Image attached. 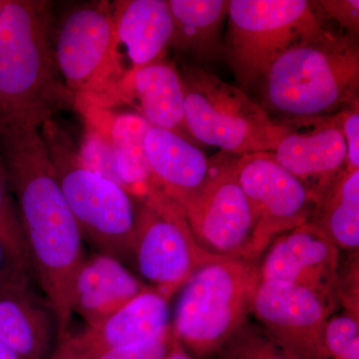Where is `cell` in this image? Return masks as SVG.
Listing matches in <instances>:
<instances>
[{"label":"cell","mask_w":359,"mask_h":359,"mask_svg":"<svg viewBox=\"0 0 359 359\" xmlns=\"http://www.w3.org/2000/svg\"><path fill=\"white\" fill-rule=\"evenodd\" d=\"M0 151L20 215L28 268L46 297L62 339L73 314L75 280L84 262L82 236L39 128H0Z\"/></svg>","instance_id":"cell-1"},{"label":"cell","mask_w":359,"mask_h":359,"mask_svg":"<svg viewBox=\"0 0 359 359\" xmlns=\"http://www.w3.org/2000/svg\"><path fill=\"white\" fill-rule=\"evenodd\" d=\"M52 2L4 0L0 9V128H40L74 104L52 51Z\"/></svg>","instance_id":"cell-2"},{"label":"cell","mask_w":359,"mask_h":359,"mask_svg":"<svg viewBox=\"0 0 359 359\" xmlns=\"http://www.w3.org/2000/svg\"><path fill=\"white\" fill-rule=\"evenodd\" d=\"M261 80L264 102L285 119L334 114L358 97V39L325 28L285 51Z\"/></svg>","instance_id":"cell-3"},{"label":"cell","mask_w":359,"mask_h":359,"mask_svg":"<svg viewBox=\"0 0 359 359\" xmlns=\"http://www.w3.org/2000/svg\"><path fill=\"white\" fill-rule=\"evenodd\" d=\"M40 134L68 207L81 233L100 254L123 262L134 259L135 205L114 182L84 166L65 130L47 120Z\"/></svg>","instance_id":"cell-4"},{"label":"cell","mask_w":359,"mask_h":359,"mask_svg":"<svg viewBox=\"0 0 359 359\" xmlns=\"http://www.w3.org/2000/svg\"><path fill=\"white\" fill-rule=\"evenodd\" d=\"M51 42L56 68L74 104L108 108L122 102L124 73L112 4L90 1L68 7L57 20L53 18Z\"/></svg>","instance_id":"cell-5"},{"label":"cell","mask_w":359,"mask_h":359,"mask_svg":"<svg viewBox=\"0 0 359 359\" xmlns=\"http://www.w3.org/2000/svg\"><path fill=\"white\" fill-rule=\"evenodd\" d=\"M257 266L224 259L198 269L182 289L172 330L196 359L217 354L250 316Z\"/></svg>","instance_id":"cell-6"},{"label":"cell","mask_w":359,"mask_h":359,"mask_svg":"<svg viewBox=\"0 0 359 359\" xmlns=\"http://www.w3.org/2000/svg\"><path fill=\"white\" fill-rule=\"evenodd\" d=\"M185 93V123L193 140L243 156L273 153L285 132L283 122L241 89L204 68L180 71Z\"/></svg>","instance_id":"cell-7"},{"label":"cell","mask_w":359,"mask_h":359,"mask_svg":"<svg viewBox=\"0 0 359 359\" xmlns=\"http://www.w3.org/2000/svg\"><path fill=\"white\" fill-rule=\"evenodd\" d=\"M325 28L313 1L230 0L223 56L245 92L285 51Z\"/></svg>","instance_id":"cell-8"},{"label":"cell","mask_w":359,"mask_h":359,"mask_svg":"<svg viewBox=\"0 0 359 359\" xmlns=\"http://www.w3.org/2000/svg\"><path fill=\"white\" fill-rule=\"evenodd\" d=\"M236 156L217 158L211 178L181 205L196 242L226 259L250 262L266 252L256 217L238 183Z\"/></svg>","instance_id":"cell-9"},{"label":"cell","mask_w":359,"mask_h":359,"mask_svg":"<svg viewBox=\"0 0 359 359\" xmlns=\"http://www.w3.org/2000/svg\"><path fill=\"white\" fill-rule=\"evenodd\" d=\"M221 259L196 242L183 209L135 205V262L142 276L167 299L198 269Z\"/></svg>","instance_id":"cell-10"},{"label":"cell","mask_w":359,"mask_h":359,"mask_svg":"<svg viewBox=\"0 0 359 359\" xmlns=\"http://www.w3.org/2000/svg\"><path fill=\"white\" fill-rule=\"evenodd\" d=\"M334 309L311 290L257 280L250 316L276 344L299 359H328L325 328Z\"/></svg>","instance_id":"cell-11"},{"label":"cell","mask_w":359,"mask_h":359,"mask_svg":"<svg viewBox=\"0 0 359 359\" xmlns=\"http://www.w3.org/2000/svg\"><path fill=\"white\" fill-rule=\"evenodd\" d=\"M235 171L266 249L271 241L311 219L316 200L271 152L236 156Z\"/></svg>","instance_id":"cell-12"},{"label":"cell","mask_w":359,"mask_h":359,"mask_svg":"<svg viewBox=\"0 0 359 359\" xmlns=\"http://www.w3.org/2000/svg\"><path fill=\"white\" fill-rule=\"evenodd\" d=\"M339 264L337 245L309 221L273 238L257 271L259 280L304 287L335 309Z\"/></svg>","instance_id":"cell-13"},{"label":"cell","mask_w":359,"mask_h":359,"mask_svg":"<svg viewBox=\"0 0 359 359\" xmlns=\"http://www.w3.org/2000/svg\"><path fill=\"white\" fill-rule=\"evenodd\" d=\"M285 132L273 154L308 188L314 200L346 166L347 149L339 112L283 120Z\"/></svg>","instance_id":"cell-14"},{"label":"cell","mask_w":359,"mask_h":359,"mask_svg":"<svg viewBox=\"0 0 359 359\" xmlns=\"http://www.w3.org/2000/svg\"><path fill=\"white\" fill-rule=\"evenodd\" d=\"M170 327L169 299L151 287L109 318L65 335L52 359H96L118 347L155 339Z\"/></svg>","instance_id":"cell-15"},{"label":"cell","mask_w":359,"mask_h":359,"mask_svg":"<svg viewBox=\"0 0 359 359\" xmlns=\"http://www.w3.org/2000/svg\"><path fill=\"white\" fill-rule=\"evenodd\" d=\"M112 6L117 54L123 48L126 59L125 77L164 58L174 32L167 0H123L115 1Z\"/></svg>","instance_id":"cell-16"},{"label":"cell","mask_w":359,"mask_h":359,"mask_svg":"<svg viewBox=\"0 0 359 359\" xmlns=\"http://www.w3.org/2000/svg\"><path fill=\"white\" fill-rule=\"evenodd\" d=\"M122 102L138 110L151 127L193 142L185 123V93L180 70L164 58L132 71L122 82Z\"/></svg>","instance_id":"cell-17"},{"label":"cell","mask_w":359,"mask_h":359,"mask_svg":"<svg viewBox=\"0 0 359 359\" xmlns=\"http://www.w3.org/2000/svg\"><path fill=\"white\" fill-rule=\"evenodd\" d=\"M145 151L156 180L180 205L202 190L216 167L217 158L208 159L193 142L166 129L150 127Z\"/></svg>","instance_id":"cell-18"},{"label":"cell","mask_w":359,"mask_h":359,"mask_svg":"<svg viewBox=\"0 0 359 359\" xmlns=\"http://www.w3.org/2000/svg\"><path fill=\"white\" fill-rule=\"evenodd\" d=\"M124 264L107 255H94L80 266L73 290V313L87 325L109 318L135 297L151 289Z\"/></svg>","instance_id":"cell-19"},{"label":"cell","mask_w":359,"mask_h":359,"mask_svg":"<svg viewBox=\"0 0 359 359\" xmlns=\"http://www.w3.org/2000/svg\"><path fill=\"white\" fill-rule=\"evenodd\" d=\"M150 127L138 113L110 112L108 118L119 186L132 199L155 209H165L176 202L165 192L149 167L145 136Z\"/></svg>","instance_id":"cell-20"},{"label":"cell","mask_w":359,"mask_h":359,"mask_svg":"<svg viewBox=\"0 0 359 359\" xmlns=\"http://www.w3.org/2000/svg\"><path fill=\"white\" fill-rule=\"evenodd\" d=\"M48 314L26 289L25 273L0 283V339L22 359H40L50 337Z\"/></svg>","instance_id":"cell-21"},{"label":"cell","mask_w":359,"mask_h":359,"mask_svg":"<svg viewBox=\"0 0 359 359\" xmlns=\"http://www.w3.org/2000/svg\"><path fill=\"white\" fill-rule=\"evenodd\" d=\"M230 0H168L174 32L171 46L199 62L223 56L224 20Z\"/></svg>","instance_id":"cell-22"},{"label":"cell","mask_w":359,"mask_h":359,"mask_svg":"<svg viewBox=\"0 0 359 359\" xmlns=\"http://www.w3.org/2000/svg\"><path fill=\"white\" fill-rule=\"evenodd\" d=\"M309 222L320 226L339 250L358 252L359 170L344 169L321 194Z\"/></svg>","instance_id":"cell-23"},{"label":"cell","mask_w":359,"mask_h":359,"mask_svg":"<svg viewBox=\"0 0 359 359\" xmlns=\"http://www.w3.org/2000/svg\"><path fill=\"white\" fill-rule=\"evenodd\" d=\"M216 355L218 359H299L276 344L250 316Z\"/></svg>","instance_id":"cell-24"},{"label":"cell","mask_w":359,"mask_h":359,"mask_svg":"<svg viewBox=\"0 0 359 359\" xmlns=\"http://www.w3.org/2000/svg\"><path fill=\"white\" fill-rule=\"evenodd\" d=\"M0 243L6 249L11 263L18 271L25 273L29 269L20 215L9 187L1 151H0Z\"/></svg>","instance_id":"cell-25"},{"label":"cell","mask_w":359,"mask_h":359,"mask_svg":"<svg viewBox=\"0 0 359 359\" xmlns=\"http://www.w3.org/2000/svg\"><path fill=\"white\" fill-rule=\"evenodd\" d=\"M328 359H359L358 316L347 313L332 316L325 328Z\"/></svg>","instance_id":"cell-26"},{"label":"cell","mask_w":359,"mask_h":359,"mask_svg":"<svg viewBox=\"0 0 359 359\" xmlns=\"http://www.w3.org/2000/svg\"><path fill=\"white\" fill-rule=\"evenodd\" d=\"M172 325L155 339L112 349L96 359H165L174 342Z\"/></svg>","instance_id":"cell-27"},{"label":"cell","mask_w":359,"mask_h":359,"mask_svg":"<svg viewBox=\"0 0 359 359\" xmlns=\"http://www.w3.org/2000/svg\"><path fill=\"white\" fill-rule=\"evenodd\" d=\"M318 15L337 21L340 32L358 39L359 32L358 0H320L313 1Z\"/></svg>","instance_id":"cell-28"},{"label":"cell","mask_w":359,"mask_h":359,"mask_svg":"<svg viewBox=\"0 0 359 359\" xmlns=\"http://www.w3.org/2000/svg\"><path fill=\"white\" fill-rule=\"evenodd\" d=\"M342 133L346 139L347 155L346 170H359V101L353 99L339 111Z\"/></svg>","instance_id":"cell-29"},{"label":"cell","mask_w":359,"mask_h":359,"mask_svg":"<svg viewBox=\"0 0 359 359\" xmlns=\"http://www.w3.org/2000/svg\"><path fill=\"white\" fill-rule=\"evenodd\" d=\"M165 359H196L192 354L188 353L184 346L176 339H174L171 351Z\"/></svg>","instance_id":"cell-30"},{"label":"cell","mask_w":359,"mask_h":359,"mask_svg":"<svg viewBox=\"0 0 359 359\" xmlns=\"http://www.w3.org/2000/svg\"><path fill=\"white\" fill-rule=\"evenodd\" d=\"M0 359H22L0 339Z\"/></svg>","instance_id":"cell-31"},{"label":"cell","mask_w":359,"mask_h":359,"mask_svg":"<svg viewBox=\"0 0 359 359\" xmlns=\"http://www.w3.org/2000/svg\"><path fill=\"white\" fill-rule=\"evenodd\" d=\"M6 259H8V261L11 262V259H9L8 255H7L6 249H4V245H2L1 243H0V283L2 282V276H4V269H4V264ZM14 268H15V266H14Z\"/></svg>","instance_id":"cell-32"},{"label":"cell","mask_w":359,"mask_h":359,"mask_svg":"<svg viewBox=\"0 0 359 359\" xmlns=\"http://www.w3.org/2000/svg\"><path fill=\"white\" fill-rule=\"evenodd\" d=\"M4 0H0V9H1L2 6H4Z\"/></svg>","instance_id":"cell-33"}]
</instances>
